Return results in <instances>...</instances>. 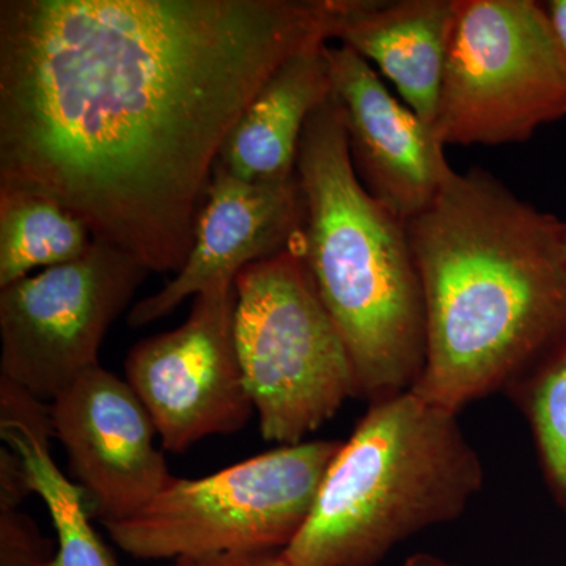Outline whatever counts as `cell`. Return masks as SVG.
Segmentation results:
<instances>
[{
	"mask_svg": "<svg viewBox=\"0 0 566 566\" xmlns=\"http://www.w3.org/2000/svg\"><path fill=\"white\" fill-rule=\"evenodd\" d=\"M345 0H2L0 186L148 273L188 259L223 144Z\"/></svg>",
	"mask_w": 566,
	"mask_h": 566,
	"instance_id": "1",
	"label": "cell"
},
{
	"mask_svg": "<svg viewBox=\"0 0 566 566\" xmlns=\"http://www.w3.org/2000/svg\"><path fill=\"white\" fill-rule=\"evenodd\" d=\"M406 232L427 335L411 392L460 415L566 333L565 222L471 169L453 172Z\"/></svg>",
	"mask_w": 566,
	"mask_h": 566,
	"instance_id": "2",
	"label": "cell"
},
{
	"mask_svg": "<svg viewBox=\"0 0 566 566\" xmlns=\"http://www.w3.org/2000/svg\"><path fill=\"white\" fill-rule=\"evenodd\" d=\"M305 200L301 253L344 338L357 398L406 392L422 374V285L406 222L376 200L354 170L340 103L312 115L297 151Z\"/></svg>",
	"mask_w": 566,
	"mask_h": 566,
	"instance_id": "3",
	"label": "cell"
},
{
	"mask_svg": "<svg viewBox=\"0 0 566 566\" xmlns=\"http://www.w3.org/2000/svg\"><path fill=\"white\" fill-rule=\"evenodd\" d=\"M458 416L411 390L370 401L282 551L290 566H378L411 536L463 515L485 471Z\"/></svg>",
	"mask_w": 566,
	"mask_h": 566,
	"instance_id": "4",
	"label": "cell"
},
{
	"mask_svg": "<svg viewBox=\"0 0 566 566\" xmlns=\"http://www.w3.org/2000/svg\"><path fill=\"white\" fill-rule=\"evenodd\" d=\"M234 289L238 357L260 433L266 442L300 444L357 398L352 356L301 243L245 268Z\"/></svg>",
	"mask_w": 566,
	"mask_h": 566,
	"instance_id": "5",
	"label": "cell"
},
{
	"mask_svg": "<svg viewBox=\"0 0 566 566\" xmlns=\"http://www.w3.org/2000/svg\"><path fill=\"white\" fill-rule=\"evenodd\" d=\"M342 442L279 446L203 479L175 476L137 515L104 527L140 560L285 551L311 516Z\"/></svg>",
	"mask_w": 566,
	"mask_h": 566,
	"instance_id": "6",
	"label": "cell"
},
{
	"mask_svg": "<svg viewBox=\"0 0 566 566\" xmlns=\"http://www.w3.org/2000/svg\"><path fill=\"white\" fill-rule=\"evenodd\" d=\"M566 115V55L542 2L453 0L433 132L442 145L527 140Z\"/></svg>",
	"mask_w": 566,
	"mask_h": 566,
	"instance_id": "7",
	"label": "cell"
},
{
	"mask_svg": "<svg viewBox=\"0 0 566 566\" xmlns=\"http://www.w3.org/2000/svg\"><path fill=\"white\" fill-rule=\"evenodd\" d=\"M147 274L128 253L95 240L81 259L0 289V378L54 400L98 367L107 331Z\"/></svg>",
	"mask_w": 566,
	"mask_h": 566,
	"instance_id": "8",
	"label": "cell"
},
{
	"mask_svg": "<svg viewBox=\"0 0 566 566\" xmlns=\"http://www.w3.org/2000/svg\"><path fill=\"white\" fill-rule=\"evenodd\" d=\"M234 314V282L219 283L197 294L181 326L144 338L126 357V382L167 452L237 433L255 412L238 357Z\"/></svg>",
	"mask_w": 566,
	"mask_h": 566,
	"instance_id": "9",
	"label": "cell"
},
{
	"mask_svg": "<svg viewBox=\"0 0 566 566\" xmlns=\"http://www.w3.org/2000/svg\"><path fill=\"white\" fill-rule=\"evenodd\" d=\"M50 415L88 513L103 524L137 515L175 479L153 442L151 416L132 386L102 365L63 389Z\"/></svg>",
	"mask_w": 566,
	"mask_h": 566,
	"instance_id": "10",
	"label": "cell"
},
{
	"mask_svg": "<svg viewBox=\"0 0 566 566\" xmlns=\"http://www.w3.org/2000/svg\"><path fill=\"white\" fill-rule=\"evenodd\" d=\"M304 219L297 175L251 182L216 164L188 259L159 292L133 305L129 324L142 327L164 318L188 297L233 283L251 264L300 244Z\"/></svg>",
	"mask_w": 566,
	"mask_h": 566,
	"instance_id": "11",
	"label": "cell"
},
{
	"mask_svg": "<svg viewBox=\"0 0 566 566\" xmlns=\"http://www.w3.org/2000/svg\"><path fill=\"white\" fill-rule=\"evenodd\" d=\"M327 57L357 177L387 210L411 221L455 172L444 145L352 48L329 43Z\"/></svg>",
	"mask_w": 566,
	"mask_h": 566,
	"instance_id": "12",
	"label": "cell"
},
{
	"mask_svg": "<svg viewBox=\"0 0 566 566\" xmlns=\"http://www.w3.org/2000/svg\"><path fill=\"white\" fill-rule=\"evenodd\" d=\"M452 22L453 0H345L333 40L375 63L433 128Z\"/></svg>",
	"mask_w": 566,
	"mask_h": 566,
	"instance_id": "13",
	"label": "cell"
},
{
	"mask_svg": "<svg viewBox=\"0 0 566 566\" xmlns=\"http://www.w3.org/2000/svg\"><path fill=\"white\" fill-rule=\"evenodd\" d=\"M327 44L296 52L260 88L223 144L222 169L251 182L296 175L305 126L334 93Z\"/></svg>",
	"mask_w": 566,
	"mask_h": 566,
	"instance_id": "14",
	"label": "cell"
},
{
	"mask_svg": "<svg viewBox=\"0 0 566 566\" xmlns=\"http://www.w3.org/2000/svg\"><path fill=\"white\" fill-rule=\"evenodd\" d=\"M0 436L20 458L28 485L55 528L57 546L46 566H120L92 526L84 490L52 458L50 406L6 378H0Z\"/></svg>",
	"mask_w": 566,
	"mask_h": 566,
	"instance_id": "15",
	"label": "cell"
},
{
	"mask_svg": "<svg viewBox=\"0 0 566 566\" xmlns=\"http://www.w3.org/2000/svg\"><path fill=\"white\" fill-rule=\"evenodd\" d=\"M93 241L88 227L51 197L0 186V289L81 259Z\"/></svg>",
	"mask_w": 566,
	"mask_h": 566,
	"instance_id": "16",
	"label": "cell"
},
{
	"mask_svg": "<svg viewBox=\"0 0 566 566\" xmlns=\"http://www.w3.org/2000/svg\"><path fill=\"white\" fill-rule=\"evenodd\" d=\"M505 392L526 417L547 491L566 513V333Z\"/></svg>",
	"mask_w": 566,
	"mask_h": 566,
	"instance_id": "17",
	"label": "cell"
},
{
	"mask_svg": "<svg viewBox=\"0 0 566 566\" xmlns=\"http://www.w3.org/2000/svg\"><path fill=\"white\" fill-rule=\"evenodd\" d=\"M54 551L20 506H0V566H46Z\"/></svg>",
	"mask_w": 566,
	"mask_h": 566,
	"instance_id": "18",
	"label": "cell"
},
{
	"mask_svg": "<svg viewBox=\"0 0 566 566\" xmlns=\"http://www.w3.org/2000/svg\"><path fill=\"white\" fill-rule=\"evenodd\" d=\"M164 566H290L282 551L237 553L200 558H178Z\"/></svg>",
	"mask_w": 566,
	"mask_h": 566,
	"instance_id": "19",
	"label": "cell"
},
{
	"mask_svg": "<svg viewBox=\"0 0 566 566\" xmlns=\"http://www.w3.org/2000/svg\"><path fill=\"white\" fill-rule=\"evenodd\" d=\"M542 6L546 11L554 35L566 55V0H546V2H542Z\"/></svg>",
	"mask_w": 566,
	"mask_h": 566,
	"instance_id": "20",
	"label": "cell"
},
{
	"mask_svg": "<svg viewBox=\"0 0 566 566\" xmlns=\"http://www.w3.org/2000/svg\"><path fill=\"white\" fill-rule=\"evenodd\" d=\"M403 566H458L431 553H416L405 560Z\"/></svg>",
	"mask_w": 566,
	"mask_h": 566,
	"instance_id": "21",
	"label": "cell"
},
{
	"mask_svg": "<svg viewBox=\"0 0 566 566\" xmlns=\"http://www.w3.org/2000/svg\"><path fill=\"white\" fill-rule=\"evenodd\" d=\"M565 244H566V222H565Z\"/></svg>",
	"mask_w": 566,
	"mask_h": 566,
	"instance_id": "22",
	"label": "cell"
}]
</instances>
